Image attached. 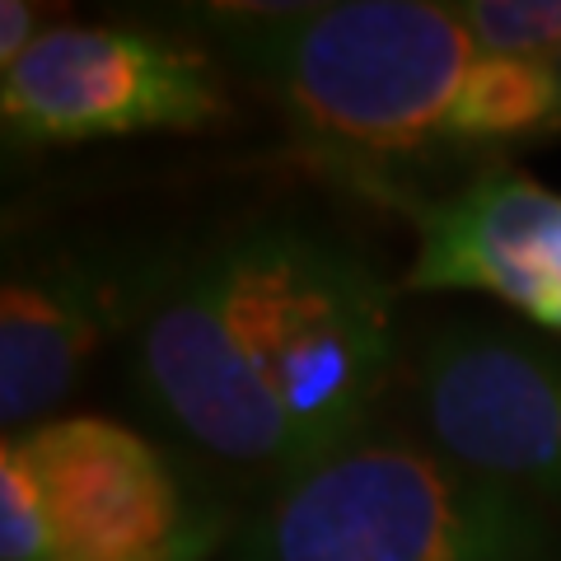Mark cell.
<instances>
[{
  "label": "cell",
  "mask_w": 561,
  "mask_h": 561,
  "mask_svg": "<svg viewBox=\"0 0 561 561\" xmlns=\"http://www.w3.org/2000/svg\"><path fill=\"white\" fill-rule=\"evenodd\" d=\"M5 131L20 146L202 131L230 117L216 57L127 24H51L0 84Z\"/></svg>",
  "instance_id": "4"
},
{
  "label": "cell",
  "mask_w": 561,
  "mask_h": 561,
  "mask_svg": "<svg viewBox=\"0 0 561 561\" xmlns=\"http://www.w3.org/2000/svg\"><path fill=\"white\" fill-rule=\"evenodd\" d=\"M103 262L47 253L20 262L0 286V426L24 435L76 393L113 323H131Z\"/></svg>",
  "instance_id": "8"
},
{
  "label": "cell",
  "mask_w": 561,
  "mask_h": 561,
  "mask_svg": "<svg viewBox=\"0 0 561 561\" xmlns=\"http://www.w3.org/2000/svg\"><path fill=\"white\" fill-rule=\"evenodd\" d=\"M230 561H561V519L421 435L370 421L267 486Z\"/></svg>",
  "instance_id": "3"
},
{
  "label": "cell",
  "mask_w": 561,
  "mask_h": 561,
  "mask_svg": "<svg viewBox=\"0 0 561 561\" xmlns=\"http://www.w3.org/2000/svg\"><path fill=\"white\" fill-rule=\"evenodd\" d=\"M557 70H561V57H557Z\"/></svg>",
  "instance_id": "13"
},
{
  "label": "cell",
  "mask_w": 561,
  "mask_h": 561,
  "mask_svg": "<svg viewBox=\"0 0 561 561\" xmlns=\"http://www.w3.org/2000/svg\"><path fill=\"white\" fill-rule=\"evenodd\" d=\"M416 435L534 501H561V342L496 319H449L408 360Z\"/></svg>",
  "instance_id": "5"
},
{
  "label": "cell",
  "mask_w": 561,
  "mask_h": 561,
  "mask_svg": "<svg viewBox=\"0 0 561 561\" xmlns=\"http://www.w3.org/2000/svg\"><path fill=\"white\" fill-rule=\"evenodd\" d=\"M33 10L20 5V0H5L0 5V66H14L33 47Z\"/></svg>",
  "instance_id": "12"
},
{
  "label": "cell",
  "mask_w": 561,
  "mask_h": 561,
  "mask_svg": "<svg viewBox=\"0 0 561 561\" xmlns=\"http://www.w3.org/2000/svg\"><path fill=\"white\" fill-rule=\"evenodd\" d=\"M197 28L309 140L346 160H393L445 140L449 103L482 57L459 10L426 0L210 5Z\"/></svg>",
  "instance_id": "2"
},
{
  "label": "cell",
  "mask_w": 561,
  "mask_h": 561,
  "mask_svg": "<svg viewBox=\"0 0 561 561\" xmlns=\"http://www.w3.org/2000/svg\"><path fill=\"white\" fill-rule=\"evenodd\" d=\"M416 249L402 286L482 295L561 342V192L491 169L445 197H402Z\"/></svg>",
  "instance_id": "7"
},
{
  "label": "cell",
  "mask_w": 561,
  "mask_h": 561,
  "mask_svg": "<svg viewBox=\"0 0 561 561\" xmlns=\"http://www.w3.org/2000/svg\"><path fill=\"white\" fill-rule=\"evenodd\" d=\"M561 122V70L534 57H482L468 66L459 94L449 103L445 140L482 146V140L534 136Z\"/></svg>",
  "instance_id": "9"
},
{
  "label": "cell",
  "mask_w": 561,
  "mask_h": 561,
  "mask_svg": "<svg viewBox=\"0 0 561 561\" xmlns=\"http://www.w3.org/2000/svg\"><path fill=\"white\" fill-rule=\"evenodd\" d=\"M47 501L51 561H206L234 542L230 515L164 445L108 416L24 431Z\"/></svg>",
  "instance_id": "6"
},
{
  "label": "cell",
  "mask_w": 561,
  "mask_h": 561,
  "mask_svg": "<svg viewBox=\"0 0 561 561\" xmlns=\"http://www.w3.org/2000/svg\"><path fill=\"white\" fill-rule=\"evenodd\" d=\"M454 10L486 57H561V0H472Z\"/></svg>",
  "instance_id": "10"
},
{
  "label": "cell",
  "mask_w": 561,
  "mask_h": 561,
  "mask_svg": "<svg viewBox=\"0 0 561 561\" xmlns=\"http://www.w3.org/2000/svg\"><path fill=\"white\" fill-rule=\"evenodd\" d=\"M398 365L393 290L305 220H253L140 280L127 375L192 454L276 486L375 421Z\"/></svg>",
  "instance_id": "1"
},
{
  "label": "cell",
  "mask_w": 561,
  "mask_h": 561,
  "mask_svg": "<svg viewBox=\"0 0 561 561\" xmlns=\"http://www.w3.org/2000/svg\"><path fill=\"white\" fill-rule=\"evenodd\" d=\"M0 561H51L47 501L24 435L0 445Z\"/></svg>",
  "instance_id": "11"
}]
</instances>
